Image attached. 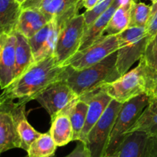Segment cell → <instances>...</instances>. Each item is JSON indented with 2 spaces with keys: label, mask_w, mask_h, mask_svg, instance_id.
Wrapping results in <instances>:
<instances>
[{
  "label": "cell",
  "mask_w": 157,
  "mask_h": 157,
  "mask_svg": "<svg viewBox=\"0 0 157 157\" xmlns=\"http://www.w3.org/2000/svg\"><path fill=\"white\" fill-rule=\"evenodd\" d=\"M123 104L112 99L102 116L88 132L84 144L90 157H104L106 155L107 146L113 124Z\"/></svg>",
  "instance_id": "7"
},
{
  "label": "cell",
  "mask_w": 157,
  "mask_h": 157,
  "mask_svg": "<svg viewBox=\"0 0 157 157\" xmlns=\"http://www.w3.org/2000/svg\"><path fill=\"white\" fill-rule=\"evenodd\" d=\"M49 132L57 146H64L73 141V129L67 111H61L52 119V126Z\"/></svg>",
  "instance_id": "19"
},
{
  "label": "cell",
  "mask_w": 157,
  "mask_h": 157,
  "mask_svg": "<svg viewBox=\"0 0 157 157\" xmlns=\"http://www.w3.org/2000/svg\"><path fill=\"white\" fill-rule=\"evenodd\" d=\"M151 17V6L133 2L129 27H146Z\"/></svg>",
  "instance_id": "27"
},
{
  "label": "cell",
  "mask_w": 157,
  "mask_h": 157,
  "mask_svg": "<svg viewBox=\"0 0 157 157\" xmlns=\"http://www.w3.org/2000/svg\"><path fill=\"white\" fill-rule=\"evenodd\" d=\"M60 26L53 18L32 38H29L35 62L54 55L58 41Z\"/></svg>",
  "instance_id": "10"
},
{
  "label": "cell",
  "mask_w": 157,
  "mask_h": 157,
  "mask_svg": "<svg viewBox=\"0 0 157 157\" xmlns=\"http://www.w3.org/2000/svg\"><path fill=\"white\" fill-rule=\"evenodd\" d=\"M104 157H116V155H106V156Z\"/></svg>",
  "instance_id": "38"
},
{
  "label": "cell",
  "mask_w": 157,
  "mask_h": 157,
  "mask_svg": "<svg viewBox=\"0 0 157 157\" xmlns=\"http://www.w3.org/2000/svg\"><path fill=\"white\" fill-rule=\"evenodd\" d=\"M150 1L152 2V4H153V3H155L156 2V0H150Z\"/></svg>",
  "instance_id": "39"
},
{
  "label": "cell",
  "mask_w": 157,
  "mask_h": 157,
  "mask_svg": "<svg viewBox=\"0 0 157 157\" xmlns=\"http://www.w3.org/2000/svg\"><path fill=\"white\" fill-rule=\"evenodd\" d=\"M79 98L84 99L88 104L85 124L78 140L84 143L88 132L102 116L107 106L110 105L112 98L107 95L103 88L90 93L86 94Z\"/></svg>",
  "instance_id": "12"
},
{
  "label": "cell",
  "mask_w": 157,
  "mask_h": 157,
  "mask_svg": "<svg viewBox=\"0 0 157 157\" xmlns=\"http://www.w3.org/2000/svg\"><path fill=\"white\" fill-rule=\"evenodd\" d=\"M141 59L145 63L151 78L153 86V82L157 77V32L153 38L149 40L144 55Z\"/></svg>",
  "instance_id": "26"
},
{
  "label": "cell",
  "mask_w": 157,
  "mask_h": 157,
  "mask_svg": "<svg viewBox=\"0 0 157 157\" xmlns=\"http://www.w3.org/2000/svg\"><path fill=\"white\" fill-rule=\"evenodd\" d=\"M147 35L150 39L153 38L157 32V10L150 17L147 26H146Z\"/></svg>",
  "instance_id": "31"
},
{
  "label": "cell",
  "mask_w": 157,
  "mask_h": 157,
  "mask_svg": "<svg viewBox=\"0 0 157 157\" xmlns=\"http://www.w3.org/2000/svg\"><path fill=\"white\" fill-rule=\"evenodd\" d=\"M150 98L148 94H142L123 104L113 124L106 155H114L124 137L148 105Z\"/></svg>",
  "instance_id": "5"
},
{
  "label": "cell",
  "mask_w": 157,
  "mask_h": 157,
  "mask_svg": "<svg viewBox=\"0 0 157 157\" xmlns=\"http://www.w3.org/2000/svg\"><path fill=\"white\" fill-rule=\"evenodd\" d=\"M116 63L115 52L100 62L81 70H75L67 66L63 73L62 81L65 82L78 97L83 96L121 77Z\"/></svg>",
  "instance_id": "2"
},
{
  "label": "cell",
  "mask_w": 157,
  "mask_h": 157,
  "mask_svg": "<svg viewBox=\"0 0 157 157\" xmlns=\"http://www.w3.org/2000/svg\"><path fill=\"white\" fill-rule=\"evenodd\" d=\"M114 0H101L96 6L91 9L86 10L83 15L85 22V29L90 26L98 17L101 16L112 5Z\"/></svg>",
  "instance_id": "28"
},
{
  "label": "cell",
  "mask_w": 157,
  "mask_h": 157,
  "mask_svg": "<svg viewBox=\"0 0 157 157\" xmlns=\"http://www.w3.org/2000/svg\"><path fill=\"white\" fill-rule=\"evenodd\" d=\"M50 132L41 133L28 149V157H52L54 156L57 149Z\"/></svg>",
  "instance_id": "24"
},
{
  "label": "cell",
  "mask_w": 157,
  "mask_h": 157,
  "mask_svg": "<svg viewBox=\"0 0 157 157\" xmlns=\"http://www.w3.org/2000/svg\"><path fill=\"white\" fill-rule=\"evenodd\" d=\"M0 49V88L5 89L15 79V32L2 35Z\"/></svg>",
  "instance_id": "11"
},
{
  "label": "cell",
  "mask_w": 157,
  "mask_h": 157,
  "mask_svg": "<svg viewBox=\"0 0 157 157\" xmlns=\"http://www.w3.org/2000/svg\"><path fill=\"white\" fill-rule=\"evenodd\" d=\"M78 98L79 97L65 82L58 81L38 94L35 100L45 109L51 119H53Z\"/></svg>",
  "instance_id": "9"
},
{
  "label": "cell",
  "mask_w": 157,
  "mask_h": 157,
  "mask_svg": "<svg viewBox=\"0 0 157 157\" xmlns=\"http://www.w3.org/2000/svg\"><path fill=\"white\" fill-rule=\"evenodd\" d=\"M15 72L14 81L21 76L35 63L29 38L17 32H15Z\"/></svg>",
  "instance_id": "21"
},
{
  "label": "cell",
  "mask_w": 157,
  "mask_h": 157,
  "mask_svg": "<svg viewBox=\"0 0 157 157\" xmlns=\"http://www.w3.org/2000/svg\"><path fill=\"white\" fill-rule=\"evenodd\" d=\"M75 1H76V2H78V1H80V0H75Z\"/></svg>",
  "instance_id": "41"
},
{
  "label": "cell",
  "mask_w": 157,
  "mask_h": 157,
  "mask_svg": "<svg viewBox=\"0 0 157 157\" xmlns=\"http://www.w3.org/2000/svg\"><path fill=\"white\" fill-rule=\"evenodd\" d=\"M41 0H27L22 6V9H26V8H37Z\"/></svg>",
  "instance_id": "33"
},
{
  "label": "cell",
  "mask_w": 157,
  "mask_h": 157,
  "mask_svg": "<svg viewBox=\"0 0 157 157\" xmlns=\"http://www.w3.org/2000/svg\"><path fill=\"white\" fill-rule=\"evenodd\" d=\"M3 106H2V101H1V98H0V109H2Z\"/></svg>",
  "instance_id": "37"
},
{
  "label": "cell",
  "mask_w": 157,
  "mask_h": 157,
  "mask_svg": "<svg viewBox=\"0 0 157 157\" xmlns=\"http://www.w3.org/2000/svg\"><path fill=\"white\" fill-rule=\"evenodd\" d=\"M21 146L12 112L9 108L2 107L0 109V155L9 149H21Z\"/></svg>",
  "instance_id": "14"
},
{
  "label": "cell",
  "mask_w": 157,
  "mask_h": 157,
  "mask_svg": "<svg viewBox=\"0 0 157 157\" xmlns=\"http://www.w3.org/2000/svg\"><path fill=\"white\" fill-rule=\"evenodd\" d=\"M60 31L54 55L61 66H67L69 60L79 51L85 31L83 14H77L59 25Z\"/></svg>",
  "instance_id": "6"
},
{
  "label": "cell",
  "mask_w": 157,
  "mask_h": 157,
  "mask_svg": "<svg viewBox=\"0 0 157 157\" xmlns=\"http://www.w3.org/2000/svg\"><path fill=\"white\" fill-rule=\"evenodd\" d=\"M118 49V36L104 35L86 49L78 51L68 61L69 66L75 70H81L100 62Z\"/></svg>",
  "instance_id": "8"
},
{
  "label": "cell",
  "mask_w": 157,
  "mask_h": 157,
  "mask_svg": "<svg viewBox=\"0 0 157 157\" xmlns=\"http://www.w3.org/2000/svg\"><path fill=\"white\" fill-rule=\"evenodd\" d=\"M145 157H157V132L149 135L146 146Z\"/></svg>",
  "instance_id": "29"
},
{
  "label": "cell",
  "mask_w": 157,
  "mask_h": 157,
  "mask_svg": "<svg viewBox=\"0 0 157 157\" xmlns=\"http://www.w3.org/2000/svg\"><path fill=\"white\" fill-rule=\"evenodd\" d=\"M133 3L128 6H120L116 9L109 21L104 35H117L129 28Z\"/></svg>",
  "instance_id": "23"
},
{
  "label": "cell",
  "mask_w": 157,
  "mask_h": 157,
  "mask_svg": "<svg viewBox=\"0 0 157 157\" xmlns=\"http://www.w3.org/2000/svg\"><path fill=\"white\" fill-rule=\"evenodd\" d=\"M0 49H1V38H0Z\"/></svg>",
  "instance_id": "40"
},
{
  "label": "cell",
  "mask_w": 157,
  "mask_h": 157,
  "mask_svg": "<svg viewBox=\"0 0 157 157\" xmlns=\"http://www.w3.org/2000/svg\"><path fill=\"white\" fill-rule=\"evenodd\" d=\"M135 1H136V0H135Z\"/></svg>",
  "instance_id": "43"
},
{
  "label": "cell",
  "mask_w": 157,
  "mask_h": 157,
  "mask_svg": "<svg viewBox=\"0 0 157 157\" xmlns=\"http://www.w3.org/2000/svg\"><path fill=\"white\" fill-rule=\"evenodd\" d=\"M66 66L58 62L55 55L35 62L0 95L2 106L26 105L48 87L62 81Z\"/></svg>",
  "instance_id": "1"
},
{
  "label": "cell",
  "mask_w": 157,
  "mask_h": 157,
  "mask_svg": "<svg viewBox=\"0 0 157 157\" xmlns=\"http://www.w3.org/2000/svg\"><path fill=\"white\" fill-rule=\"evenodd\" d=\"M88 104L82 99L78 98L64 110L67 111L70 117L74 132L73 141H78L80 135L84 129L87 118Z\"/></svg>",
  "instance_id": "22"
},
{
  "label": "cell",
  "mask_w": 157,
  "mask_h": 157,
  "mask_svg": "<svg viewBox=\"0 0 157 157\" xmlns=\"http://www.w3.org/2000/svg\"><path fill=\"white\" fill-rule=\"evenodd\" d=\"M157 10V0L155 3L152 4L151 6V15Z\"/></svg>",
  "instance_id": "35"
},
{
  "label": "cell",
  "mask_w": 157,
  "mask_h": 157,
  "mask_svg": "<svg viewBox=\"0 0 157 157\" xmlns=\"http://www.w3.org/2000/svg\"><path fill=\"white\" fill-rule=\"evenodd\" d=\"M21 11L16 0H0V36L15 32Z\"/></svg>",
  "instance_id": "18"
},
{
  "label": "cell",
  "mask_w": 157,
  "mask_h": 157,
  "mask_svg": "<svg viewBox=\"0 0 157 157\" xmlns=\"http://www.w3.org/2000/svg\"><path fill=\"white\" fill-rule=\"evenodd\" d=\"M156 78H157V77H156ZM156 79H155V80H156ZM155 80H154V81H155ZM153 83H154V82H153Z\"/></svg>",
  "instance_id": "42"
},
{
  "label": "cell",
  "mask_w": 157,
  "mask_h": 157,
  "mask_svg": "<svg viewBox=\"0 0 157 157\" xmlns=\"http://www.w3.org/2000/svg\"><path fill=\"white\" fill-rule=\"evenodd\" d=\"M25 106L26 105L8 106L7 108L10 109L13 115L17 132L21 139V149L27 152L32 143L37 139L41 133L38 132L28 121Z\"/></svg>",
  "instance_id": "15"
},
{
  "label": "cell",
  "mask_w": 157,
  "mask_h": 157,
  "mask_svg": "<svg viewBox=\"0 0 157 157\" xmlns=\"http://www.w3.org/2000/svg\"><path fill=\"white\" fill-rule=\"evenodd\" d=\"M52 19L38 8L22 9L15 32L30 38Z\"/></svg>",
  "instance_id": "13"
},
{
  "label": "cell",
  "mask_w": 157,
  "mask_h": 157,
  "mask_svg": "<svg viewBox=\"0 0 157 157\" xmlns=\"http://www.w3.org/2000/svg\"><path fill=\"white\" fill-rule=\"evenodd\" d=\"M118 7L119 5L117 4L116 0H114L111 6L101 16L98 17L90 26L86 28L79 51L83 50L90 46L104 35L109 21Z\"/></svg>",
  "instance_id": "16"
},
{
  "label": "cell",
  "mask_w": 157,
  "mask_h": 157,
  "mask_svg": "<svg viewBox=\"0 0 157 157\" xmlns=\"http://www.w3.org/2000/svg\"><path fill=\"white\" fill-rule=\"evenodd\" d=\"M133 132H142L148 135L157 132V95H150L148 105L128 133Z\"/></svg>",
  "instance_id": "20"
},
{
  "label": "cell",
  "mask_w": 157,
  "mask_h": 157,
  "mask_svg": "<svg viewBox=\"0 0 157 157\" xmlns=\"http://www.w3.org/2000/svg\"><path fill=\"white\" fill-rule=\"evenodd\" d=\"M16 1L18 2V4H19L20 6H21V7H22V6L25 4V2L27 1V0H16Z\"/></svg>",
  "instance_id": "36"
},
{
  "label": "cell",
  "mask_w": 157,
  "mask_h": 157,
  "mask_svg": "<svg viewBox=\"0 0 157 157\" xmlns=\"http://www.w3.org/2000/svg\"><path fill=\"white\" fill-rule=\"evenodd\" d=\"M102 88L112 99L124 104L142 94L150 95L152 80L145 63L140 58L136 67Z\"/></svg>",
  "instance_id": "3"
},
{
  "label": "cell",
  "mask_w": 157,
  "mask_h": 157,
  "mask_svg": "<svg viewBox=\"0 0 157 157\" xmlns=\"http://www.w3.org/2000/svg\"><path fill=\"white\" fill-rule=\"evenodd\" d=\"M101 0H81L82 6L85 8L87 10L91 9L92 8L94 7Z\"/></svg>",
  "instance_id": "32"
},
{
  "label": "cell",
  "mask_w": 157,
  "mask_h": 157,
  "mask_svg": "<svg viewBox=\"0 0 157 157\" xmlns=\"http://www.w3.org/2000/svg\"><path fill=\"white\" fill-rule=\"evenodd\" d=\"M52 157H55V155ZM64 157H90L89 152L86 147L85 144L81 141H78L76 147L73 151Z\"/></svg>",
  "instance_id": "30"
},
{
  "label": "cell",
  "mask_w": 157,
  "mask_h": 157,
  "mask_svg": "<svg viewBox=\"0 0 157 157\" xmlns=\"http://www.w3.org/2000/svg\"><path fill=\"white\" fill-rule=\"evenodd\" d=\"M117 36L116 66L122 75L144 56L150 38L146 27H129Z\"/></svg>",
  "instance_id": "4"
},
{
  "label": "cell",
  "mask_w": 157,
  "mask_h": 157,
  "mask_svg": "<svg viewBox=\"0 0 157 157\" xmlns=\"http://www.w3.org/2000/svg\"><path fill=\"white\" fill-rule=\"evenodd\" d=\"M150 95H157V78L153 83Z\"/></svg>",
  "instance_id": "34"
},
{
  "label": "cell",
  "mask_w": 157,
  "mask_h": 157,
  "mask_svg": "<svg viewBox=\"0 0 157 157\" xmlns=\"http://www.w3.org/2000/svg\"><path fill=\"white\" fill-rule=\"evenodd\" d=\"M75 0H41L37 8L51 18L64 14L71 7Z\"/></svg>",
  "instance_id": "25"
},
{
  "label": "cell",
  "mask_w": 157,
  "mask_h": 157,
  "mask_svg": "<svg viewBox=\"0 0 157 157\" xmlns=\"http://www.w3.org/2000/svg\"><path fill=\"white\" fill-rule=\"evenodd\" d=\"M149 135L142 132L128 133L124 138L113 155L116 157H145Z\"/></svg>",
  "instance_id": "17"
}]
</instances>
